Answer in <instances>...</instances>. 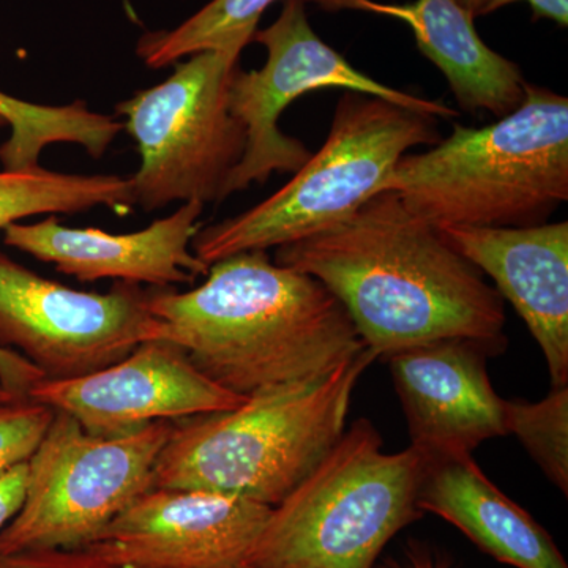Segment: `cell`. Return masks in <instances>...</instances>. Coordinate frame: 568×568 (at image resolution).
Listing matches in <instances>:
<instances>
[{"label": "cell", "mask_w": 568, "mask_h": 568, "mask_svg": "<svg viewBox=\"0 0 568 568\" xmlns=\"http://www.w3.org/2000/svg\"><path fill=\"white\" fill-rule=\"evenodd\" d=\"M275 263L316 278L376 357L437 339L504 343V298L395 192L331 230L278 246Z\"/></svg>", "instance_id": "6da1fadb"}, {"label": "cell", "mask_w": 568, "mask_h": 568, "mask_svg": "<svg viewBox=\"0 0 568 568\" xmlns=\"http://www.w3.org/2000/svg\"><path fill=\"white\" fill-rule=\"evenodd\" d=\"M186 293L153 287L160 339L207 379L242 396L331 375L364 353L357 328L323 283L272 263L267 252L224 257Z\"/></svg>", "instance_id": "7a4b0ae2"}, {"label": "cell", "mask_w": 568, "mask_h": 568, "mask_svg": "<svg viewBox=\"0 0 568 568\" xmlns=\"http://www.w3.org/2000/svg\"><path fill=\"white\" fill-rule=\"evenodd\" d=\"M375 358L365 349L320 379L265 388L235 409L175 422L152 488L278 506L346 432L354 388Z\"/></svg>", "instance_id": "3957f363"}, {"label": "cell", "mask_w": 568, "mask_h": 568, "mask_svg": "<svg viewBox=\"0 0 568 568\" xmlns=\"http://www.w3.org/2000/svg\"><path fill=\"white\" fill-rule=\"evenodd\" d=\"M386 192L437 230L547 223L568 201V100L526 82L499 121L455 125L429 151L402 156Z\"/></svg>", "instance_id": "277c9868"}, {"label": "cell", "mask_w": 568, "mask_h": 568, "mask_svg": "<svg viewBox=\"0 0 568 568\" xmlns=\"http://www.w3.org/2000/svg\"><path fill=\"white\" fill-rule=\"evenodd\" d=\"M368 420H355L323 462L272 508L246 564L254 568H373L398 530L420 517L426 458L387 454Z\"/></svg>", "instance_id": "5b68a950"}, {"label": "cell", "mask_w": 568, "mask_h": 568, "mask_svg": "<svg viewBox=\"0 0 568 568\" xmlns=\"http://www.w3.org/2000/svg\"><path fill=\"white\" fill-rule=\"evenodd\" d=\"M439 141L433 115L346 92L320 152L263 203L197 231L192 252L211 267L234 254L267 252L331 230L386 192L407 151Z\"/></svg>", "instance_id": "8992f818"}, {"label": "cell", "mask_w": 568, "mask_h": 568, "mask_svg": "<svg viewBox=\"0 0 568 568\" xmlns=\"http://www.w3.org/2000/svg\"><path fill=\"white\" fill-rule=\"evenodd\" d=\"M239 55L203 51L175 63L160 84L115 104L140 153L130 178L145 212L173 203H223L246 145L244 125L231 114L230 84Z\"/></svg>", "instance_id": "52a82bcc"}, {"label": "cell", "mask_w": 568, "mask_h": 568, "mask_svg": "<svg viewBox=\"0 0 568 568\" xmlns=\"http://www.w3.org/2000/svg\"><path fill=\"white\" fill-rule=\"evenodd\" d=\"M174 424L155 422L134 435L99 437L84 432L69 414L54 410L26 465L20 510L0 532V555L92 544L152 488L153 467Z\"/></svg>", "instance_id": "ba28073f"}, {"label": "cell", "mask_w": 568, "mask_h": 568, "mask_svg": "<svg viewBox=\"0 0 568 568\" xmlns=\"http://www.w3.org/2000/svg\"><path fill=\"white\" fill-rule=\"evenodd\" d=\"M267 61L263 69H235L230 84L231 114L244 125L246 145L226 186V197L264 183L274 173H297L312 152L278 129V119L294 100L317 89L379 97L388 103L433 118H458L459 112L435 100L388 88L351 65L317 37L306 17L305 0H284L274 24L254 32Z\"/></svg>", "instance_id": "9c48e42d"}, {"label": "cell", "mask_w": 568, "mask_h": 568, "mask_svg": "<svg viewBox=\"0 0 568 568\" xmlns=\"http://www.w3.org/2000/svg\"><path fill=\"white\" fill-rule=\"evenodd\" d=\"M152 290L118 282L110 293H85L0 252V347L50 381L106 368L141 343L160 339V321L148 306Z\"/></svg>", "instance_id": "30bf717a"}, {"label": "cell", "mask_w": 568, "mask_h": 568, "mask_svg": "<svg viewBox=\"0 0 568 568\" xmlns=\"http://www.w3.org/2000/svg\"><path fill=\"white\" fill-rule=\"evenodd\" d=\"M29 398L69 414L89 435L123 437L155 422L235 409L248 396L212 383L174 343L151 339L89 375L43 379Z\"/></svg>", "instance_id": "8fae6325"}, {"label": "cell", "mask_w": 568, "mask_h": 568, "mask_svg": "<svg viewBox=\"0 0 568 568\" xmlns=\"http://www.w3.org/2000/svg\"><path fill=\"white\" fill-rule=\"evenodd\" d=\"M272 507L196 489L151 488L89 544L132 568H227L248 560Z\"/></svg>", "instance_id": "7c38bea8"}, {"label": "cell", "mask_w": 568, "mask_h": 568, "mask_svg": "<svg viewBox=\"0 0 568 568\" xmlns=\"http://www.w3.org/2000/svg\"><path fill=\"white\" fill-rule=\"evenodd\" d=\"M488 347L447 338L388 355L410 446L426 459L473 454L484 440L507 435L506 399L485 364Z\"/></svg>", "instance_id": "4fadbf2b"}, {"label": "cell", "mask_w": 568, "mask_h": 568, "mask_svg": "<svg viewBox=\"0 0 568 568\" xmlns=\"http://www.w3.org/2000/svg\"><path fill=\"white\" fill-rule=\"evenodd\" d=\"M204 204L185 203L173 213L132 234L97 227H69L50 215L39 223H14L3 230V244L52 264L81 283L115 280L152 287L192 284L209 265L192 252Z\"/></svg>", "instance_id": "5bb4252c"}, {"label": "cell", "mask_w": 568, "mask_h": 568, "mask_svg": "<svg viewBox=\"0 0 568 568\" xmlns=\"http://www.w3.org/2000/svg\"><path fill=\"white\" fill-rule=\"evenodd\" d=\"M515 306L540 346L552 387L568 384V223L439 227Z\"/></svg>", "instance_id": "9a60e30c"}, {"label": "cell", "mask_w": 568, "mask_h": 568, "mask_svg": "<svg viewBox=\"0 0 568 568\" xmlns=\"http://www.w3.org/2000/svg\"><path fill=\"white\" fill-rule=\"evenodd\" d=\"M417 506L457 526L499 562L568 568L547 530L481 473L473 454L426 459Z\"/></svg>", "instance_id": "2e32d148"}, {"label": "cell", "mask_w": 568, "mask_h": 568, "mask_svg": "<svg viewBox=\"0 0 568 568\" xmlns=\"http://www.w3.org/2000/svg\"><path fill=\"white\" fill-rule=\"evenodd\" d=\"M339 7L368 10L405 21L424 52L444 77L463 110L497 118L517 110L526 81L514 62L497 54L478 36L473 14L457 0H416L406 6L373 0H336Z\"/></svg>", "instance_id": "e0dca14e"}, {"label": "cell", "mask_w": 568, "mask_h": 568, "mask_svg": "<svg viewBox=\"0 0 568 568\" xmlns=\"http://www.w3.org/2000/svg\"><path fill=\"white\" fill-rule=\"evenodd\" d=\"M136 205L130 178L118 174H67L44 168L0 171V230L29 216L74 215L108 207L129 215Z\"/></svg>", "instance_id": "ac0fdd59"}, {"label": "cell", "mask_w": 568, "mask_h": 568, "mask_svg": "<svg viewBox=\"0 0 568 568\" xmlns=\"http://www.w3.org/2000/svg\"><path fill=\"white\" fill-rule=\"evenodd\" d=\"M275 0H212L170 31L148 32L136 44L144 65L164 69L203 51L241 55Z\"/></svg>", "instance_id": "d6986e66"}, {"label": "cell", "mask_w": 568, "mask_h": 568, "mask_svg": "<svg viewBox=\"0 0 568 568\" xmlns=\"http://www.w3.org/2000/svg\"><path fill=\"white\" fill-rule=\"evenodd\" d=\"M507 433H514L545 476L568 491V388L552 387L537 403L506 402Z\"/></svg>", "instance_id": "ffe728a7"}, {"label": "cell", "mask_w": 568, "mask_h": 568, "mask_svg": "<svg viewBox=\"0 0 568 568\" xmlns=\"http://www.w3.org/2000/svg\"><path fill=\"white\" fill-rule=\"evenodd\" d=\"M52 418L54 409L31 398L0 402V476L31 459Z\"/></svg>", "instance_id": "44dd1931"}, {"label": "cell", "mask_w": 568, "mask_h": 568, "mask_svg": "<svg viewBox=\"0 0 568 568\" xmlns=\"http://www.w3.org/2000/svg\"><path fill=\"white\" fill-rule=\"evenodd\" d=\"M0 568H132L115 566L88 549H28L0 555Z\"/></svg>", "instance_id": "7402d4cb"}, {"label": "cell", "mask_w": 568, "mask_h": 568, "mask_svg": "<svg viewBox=\"0 0 568 568\" xmlns=\"http://www.w3.org/2000/svg\"><path fill=\"white\" fill-rule=\"evenodd\" d=\"M44 376L20 354L0 347V384L14 398H29V394Z\"/></svg>", "instance_id": "603a6c76"}, {"label": "cell", "mask_w": 568, "mask_h": 568, "mask_svg": "<svg viewBox=\"0 0 568 568\" xmlns=\"http://www.w3.org/2000/svg\"><path fill=\"white\" fill-rule=\"evenodd\" d=\"M26 465L17 466L0 476V532L18 514L24 499L26 474H28Z\"/></svg>", "instance_id": "cb8c5ba5"}, {"label": "cell", "mask_w": 568, "mask_h": 568, "mask_svg": "<svg viewBox=\"0 0 568 568\" xmlns=\"http://www.w3.org/2000/svg\"><path fill=\"white\" fill-rule=\"evenodd\" d=\"M515 2H528L532 7L534 17L548 18L562 28L568 24V0H484L478 17L493 13Z\"/></svg>", "instance_id": "d4e9b609"}, {"label": "cell", "mask_w": 568, "mask_h": 568, "mask_svg": "<svg viewBox=\"0 0 568 568\" xmlns=\"http://www.w3.org/2000/svg\"><path fill=\"white\" fill-rule=\"evenodd\" d=\"M459 6L463 7L467 11V13L473 14L474 18L478 17V11H480L481 3L484 0H457Z\"/></svg>", "instance_id": "484cf974"}, {"label": "cell", "mask_w": 568, "mask_h": 568, "mask_svg": "<svg viewBox=\"0 0 568 568\" xmlns=\"http://www.w3.org/2000/svg\"><path fill=\"white\" fill-rule=\"evenodd\" d=\"M11 399H18L14 398L13 395L10 394V392H7V388L0 384V402H11ZM24 399V398H22Z\"/></svg>", "instance_id": "4316f807"}, {"label": "cell", "mask_w": 568, "mask_h": 568, "mask_svg": "<svg viewBox=\"0 0 568 568\" xmlns=\"http://www.w3.org/2000/svg\"><path fill=\"white\" fill-rule=\"evenodd\" d=\"M227 568H254L252 566H250V564H239V566H233V567H227Z\"/></svg>", "instance_id": "83f0119b"}, {"label": "cell", "mask_w": 568, "mask_h": 568, "mask_svg": "<svg viewBox=\"0 0 568 568\" xmlns=\"http://www.w3.org/2000/svg\"><path fill=\"white\" fill-rule=\"evenodd\" d=\"M3 126H7V121L2 118V115H0V130H2Z\"/></svg>", "instance_id": "f1b7e54d"}]
</instances>
